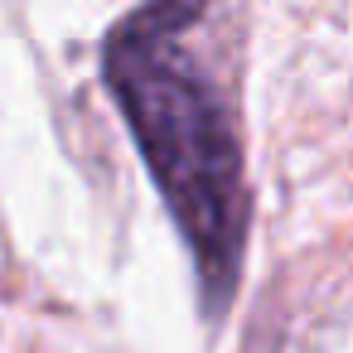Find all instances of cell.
Masks as SVG:
<instances>
[{"instance_id":"1","label":"cell","mask_w":353,"mask_h":353,"mask_svg":"<svg viewBox=\"0 0 353 353\" xmlns=\"http://www.w3.org/2000/svg\"><path fill=\"white\" fill-rule=\"evenodd\" d=\"M194 6H150L107 34L102 73L194 252L208 310H223L247 247V174L232 107L189 54Z\"/></svg>"}]
</instances>
